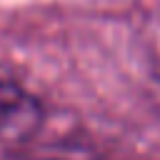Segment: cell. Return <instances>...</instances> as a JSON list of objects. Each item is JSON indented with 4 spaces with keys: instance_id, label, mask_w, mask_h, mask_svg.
Wrapping results in <instances>:
<instances>
[{
    "instance_id": "6da1fadb",
    "label": "cell",
    "mask_w": 160,
    "mask_h": 160,
    "mask_svg": "<svg viewBox=\"0 0 160 160\" xmlns=\"http://www.w3.org/2000/svg\"><path fill=\"white\" fill-rule=\"evenodd\" d=\"M40 105L12 80L0 78V142L28 138L40 122Z\"/></svg>"
}]
</instances>
